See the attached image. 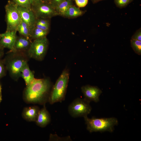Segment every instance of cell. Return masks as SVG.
Wrapping results in <instances>:
<instances>
[{"instance_id": "1", "label": "cell", "mask_w": 141, "mask_h": 141, "mask_svg": "<svg viewBox=\"0 0 141 141\" xmlns=\"http://www.w3.org/2000/svg\"><path fill=\"white\" fill-rule=\"evenodd\" d=\"M52 86L49 79L35 78L24 89L23 100L27 104H45L49 102Z\"/></svg>"}, {"instance_id": "2", "label": "cell", "mask_w": 141, "mask_h": 141, "mask_svg": "<svg viewBox=\"0 0 141 141\" xmlns=\"http://www.w3.org/2000/svg\"><path fill=\"white\" fill-rule=\"evenodd\" d=\"M11 52L10 56L7 57L4 62L10 76L16 80L21 77V70L27 63V60L24 52Z\"/></svg>"}, {"instance_id": "3", "label": "cell", "mask_w": 141, "mask_h": 141, "mask_svg": "<svg viewBox=\"0 0 141 141\" xmlns=\"http://www.w3.org/2000/svg\"><path fill=\"white\" fill-rule=\"evenodd\" d=\"M69 78L68 71L65 69L52 86L48 102L50 104L64 100Z\"/></svg>"}, {"instance_id": "4", "label": "cell", "mask_w": 141, "mask_h": 141, "mask_svg": "<svg viewBox=\"0 0 141 141\" xmlns=\"http://www.w3.org/2000/svg\"><path fill=\"white\" fill-rule=\"evenodd\" d=\"M84 118L87 125V129L91 133L105 131L113 132L114 126L118 124L117 119L113 117L98 118L93 117L89 118L86 116Z\"/></svg>"}, {"instance_id": "5", "label": "cell", "mask_w": 141, "mask_h": 141, "mask_svg": "<svg viewBox=\"0 0 141 141\" xmlns=\"http://www.w3.org/2000/svg\"><path fill=\"white\" fill-rule=\"evenodd\" d=\"M17 7V5L12 0L8 1L5 6L7 31H17V28L21 22Z\"/></svg>"}, {"instance_id": "6", "label": "cell", "mask_w": 141, "mask_h": 141, "mask_svg": "<svg viewBox=\"0 0 141 141\" xmlns=\"http://www.w3.org/2000/svg\"><path fill=\"white\" fill-rule=\"evenodd\" d=\"M49 44L46 37L33 40L27 51L28 56L37 60H43L47 52Z\"/></svg>"}, {"instance_id": "7", "label": "cell", "mask_w": 141, "mask_h": 141, "mask_svg": "<svg viewBox=\"0 0 141 141\" xmlns=\"http://www.w3.org/2000/svg\"><path fill=\"white\" fill-rule=\"evenodd\" d=\"M90 102L84 98H76L68 107L69 113L74 118L87 116L92 110Z\"/></svg>"}, {"instance_id": "8", "label": "cell", "mask_w": 141, "mask_h": 141, "mask_svg": "<svg viewBox=\"0 0 141 141\" xmlns=\"http://www.w3.org/2000/svg\"><path fill=\"white\" fill-rule=\"evenodd\" d=\"M31 8L36 19L43 18L50 19L58 15L55 8L51 5L42 2L32 6Z\"/></svg>"}, {"instance_id": "9", "label": "cell", "mask_w": 141, "mask_h": 141, "mask_svg": "<svg viewBox=\"0 0 141 141\" xmlns=\"http://www.w3.org/2000/svg\"><path fill=\"white\" fill-rule=\"evenodd\" d=\"M16 31H6L1 34L0 46L9 49L11 51L14 52V45L17 37Z\"/></svg>"}, {"instance_id": "10", "label": "cell", "mask_w": 141, "mask_h": 141, "mask_svg": "<svg viewBox=\"0 0 141 141\" xmlns=\"http://www.w3.org/2000/svg\"><path fill=\"white\" fill-rule=\"evenodd\" d=\"M81 89L84 98L87 100L95 102L99 101V97L102 91L98 87L87 85L83 86Z\"/></svg>"}, {"instance_id": "11", "label": "cell", "mask_w": 141, "mask_h": 141, "mask_svg": "<svg viewBox=\"0 0 141 141\" xmlns=\"http://www.w3.org/2000/svg\"><path fill=\"white\" fill-rule=\"evenodd\" d=\"M21 20L29 27L31 31L35 27L36 18L31 9L19 6L17 7Z\"/></svg>"}, {"instance_id": "12", "label": "cell", "mask_w": 141, "mask_h": 141, "mask_svg": "<svg viewBox=\"0 0 141 141\" xmlns=\"http://www.w3.org/2000/svg\"><path fill=\"white\" fill-rule=\"evenodd\" d=\"M40 109L39 107L36 105L25 107L22 112V117L27 121L35 122Z\"/></svg>"}, {"instance_id": "13", "label": "cell", "mask_w": 141, "mask_h": 141, "mask_svg": "<svg viewBox=\"0 0 141 141\" xmlns=\"http://www.w3.org/2000/svg\"><path fill=\"white\" fill-rule=\"evenodd\" d=\"M40 109L37 119L35 122L38 126L44 128L49 124L51 121L50 114L46 109L45 104Z\"/></svg>"}, {"instance_id": "14", "label": "cell", "mask_w": 141, "mask_h": 141, "mask_svg": "<svg viewBox=\"0 0 141 141\" xmlns=\"http://www.w3.org/2000/svg\"><path fill=\"white\" fill-rule=\"evenodd\" d=\"M31 42L30 39L25 37L21 35L17 36L14 45V52L27 51Z\"/></svg>"}, {"instance_id": "15", "label": "cell", "mask_w": 141, "mask_h": 141, "mask_svg": "<svg viewBox=\"0 0 141 141\" xmlns=\"http://www.w3.org/2000/svg\"><path fill=\"white\" fill-rule=\"evenodd\" d=\"M21 77L24 80L26 86L29 85L35 78L34 74L30 69L27 63L24 65L21 70Z\"/></svg>"}, {"instance_id": "16", "label": "cell", "mask_w": 141, "mask_h": 141, "mask_svg": "<svg viewBox=\"0 0 141 141\" xmlns=\"http://www.w3.org/2000/svg\"><path fill=\"white\" fill-rule=\"evenodd\" d=\"M84 13V11L81 10L79 7L73 5L69 7L63 16L68 18H74L81 16Z\"/></svg>"}, {"instance_id": "17", "label": "cell", "mask_w": 141, "mask_h": 141, "mask_svg": "<svg viewBox=\"0 0 141 141\" xmlns=\"http://www.w3.org/2000/svg\"><path fill=\"white\" fill-rule=\"evenodd\" d=\"M73 5L72 0H65L57 6L55 9L58 15L63 16L69 7Z\"/></svg>"}, {"instance_id": "18", "label": "cell", "mask_w": 141, "mask_h": 141, "mask_svg": "<svg viewBox=\"0 0 141 141\" xmlns=\"http://www.w3.org/2000/svg\"><path fill=\"white\" fill-rule=\"evenodd\" d=\"M49 32L35 27L31 31L30 38L34 40L46 37Z\"/></svg>"}, {"instance_id": "19", "label": "cell", "mask_w": 141, "mask_h": 141, "mask_svg": "<svg viewBox=\"0 0 141 141\" xmlns=\"http://www.w3.org/2000/svg\"><path fill=\"white\" fill-rule=\"evenodd\" d=\"M17 31L20 35L30 39L31 30L28 26L22 20L17 28Z\"/></svg>"}, {"instance_id": "20", "label": "cell", "mask_w": 141, "mask_h": 141, "mask_svg": "<svg viewBox=\"0 0 141 141\" xmlns=\"http://www.w3.org/2000/svg\"><path fill=\"white\" fill-rule=\"evenodd\" d=\"M131 46L135 52L139 55L141 54V41L131 39Z\"/></svg>"}, {"instance_id": "21", "label": "cell", "mask_w": 141, "mask_h": 141, "mask_svg": "<svg viewBox=\"0 0 141 141\" xmlns=\"http://www.w3.org/2000/svg\"><path fill=\"white\" fill-rule=\"evenodd\" d=\"M18 6L31 9L30 0H11Z\"/></svg>"}, {"instance_id": "22", "label": "cell", "mask_w": 141, "mask_h": 141, "mask_svg": "<svg viewBox=\"0 0 141 141\" xmlns=\"http://www.w3.org/2000/svg\"><path fill=\"white\" fill-rule=\"evenodd\" d=\"M69 136L60 137L56 134H50L49 136V141H72Z\"/></svg>"}, {"instance_id": "23", "label": "cell", "mask_w": 141, "mask_h": 141, "mask_svg": "<svg viewBox=\"0 0 141 141\" xmlns=\"http://www.w3.org/2000/svg\"><path fill=\"white\" fill-rule=\"evenodd\" d=\"M133 0H114L116 6L120 8H122L127 6Z\"/></svg>"}, {"instance_id": "24", "label": "cell", "mask_w": 141, "mask_h": 141, "mask_svg": "<svg viewBox=\"0 0 141 141\" xmlns=\"http://www.w3.org/2000/svg\"><path fill=\"white\" fill-rule=\"evenodd\" d=\"M50 19L43 18H37L35 24L50 26Z\"/></svg>"}, {"instance_id": "25", "label": "cell", "mask_w": 141, "mask_h": 141, "mask_svg": "<svg viewBox=\"0 0 141 141\" xmlns=\"http://www.w3.org/2000/svg\"><path fill=\"white\" fill-rule=\"evenodd\" d=\"M5 68L4 62L0 60V79L5 74Z\"/></svg>"}, {"instance_id": "26", "label": "cell", "mask_w": 141, "mask_h": 141, "mask_svg": "<svg viewBox=\"0 0 141 141\" xmlns=\"http://www.w3.org/2000/svg\"><path fill=\"white\" fill-rule=\"evenodd\" d=\"M76 5L79 7H84L88 4V0H75Z\"/></svg>"}, {"instance_id": "27", "label": "cell", "mask_w": 141, "mask_h": 141, "mask_svg": "<svg viewBox=\"0 0 141 141\" xmlns=\"http://www.w3.org/2000/svg\"><path fill=\"white\" fill-rule=\"evenodd\" d=\"M131 39L141 41V29L137 30L132 36Z\"/></svg>"}, {"instance_id": "28", "label": "cell", "mask_w": 141, "mask_h": 141, "mask_svg": "<svg viewBox=\"0 0 141 141\" xmlns=\"http://www.w3.org/2000/svg\"><path fill=\"white\" fill-rule=\"evenodd\" d=\"M35 27L40 28L43 30L49 31L50 28V26L42 25L39 24H35Z\"/></svg>"}, {"instance_id": "29", "label": "cell", "mask_w": 141, "mask_h": 141, "mask_svg": "<svg viewBox=\"0 0 141 141\" xmlns=\"http://www.w3.org/2000/svg\"><path fill=\"white\" fill-rule=\"evenodd\" d=\"M65 0H51V5L55 8L60 3Z\"/></svg>"}, {"instance_id": "30", "label": "cell", "mask_w": 141, "mask_h": 141, "mask_svg": "<svg viewBox=\"0 0 141 141\" xmlns=\"http://www.w3.org/2000/svg\"><path fill=\"white\" fill-rule=\"evenodd\" d=\"M31 6L37 4L42 2L41 0H30Z\"/></svg>"}, {"instance_id": "31", "label": "cell", "mask_w": 141, "mask_h": 141, "mask_svg": "<svg viewBox=\"0 0 141 141\" xmlns=\"http://www.w3.org/2000/svg\"><path fill=\"white\" fill-rule=\"evenodd\" d=\"M42 2L51 5V0H41Z\"/></svg>"}, {"instance_id": "32", "label": "cell", "mask_w": 141, "mask_h": 141, "mask_svg": "<svg viewBox=\"0 0 141 141\" xmlns=\"http://www.w3.org/2000/svg\"><path fill=\"white\" fill-rule=\"evenodd\" d=\"M4 54V52L3 51V49H0V60Z\"/></svg>"}, {"instance_id": "33", "label": "cell", "mask_w": 141, "mask_h": 141, "mask_svg": "<svg viewBox=\"0 0 141 141\" xmlns=\"http://www.w3.org/2000/svg\"><path fill=\"white\" fill-rule=\"evenodd\" d=\"M102 0H91L92 2L93 3H97V2H98L99 1H101Z\"/></svg>"}, {"instance_id": "34", "label": "cell", "mask_w": 141, "mask_h": 141, "mask_svg": "<svg viewBox=\"0 0 141 141\" xmlns=\"http://www.w3.org/2000/svg\"><path fill=\"white\" fill-rule=\"evenodd\" d=\"M2 100V96L1 93V85H0V103L1 102Z\"/></svg>"}, {"instance_id": "35", "label": "cell", "mask_w": 141, "mask_h": 141, "mask_svg": "<svg viewBox=\"0 0 141 141\" xmlns=\"http://www.w3.org/2000/svg\"><path fill=\"white\" fill-rule=\"evenodd\" d=\"M3 49L2 48H1L0 46V49Z\"/></svg>"}, {"instance_id": "36", "label": "cell", "mask_w": 141, "mask_h": 141, "mask_svg": "<svg viewBox=\"0 0 141 141\" xmlns=\"http://www.w3.org/2000/svg\"><path fill=\"white\" fill-rule=\"evenodd\" d=\"M1 34H0V38H1Z\"/></svg>"}]
</instances>
